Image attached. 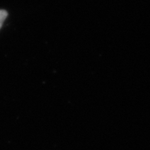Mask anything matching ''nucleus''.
Returning a JSON list of instances; mask_svg holds the SVG:
<instances>
[{
	"mask_svg": "<svg viewBox=\"0 0 150 150\" xmlns=\"http://www.w3.org/2000/svg\"><path fill=\"white\" fill-rule=\"evenodd\" d=\"M7 17H8V12L4 9H0V28Z\"/></svg>",
	"mask_w": 150,
	"mask_h": 150,
	"instance_id": "obj_1",
	"label": "nucleus"
}]
</instances>
